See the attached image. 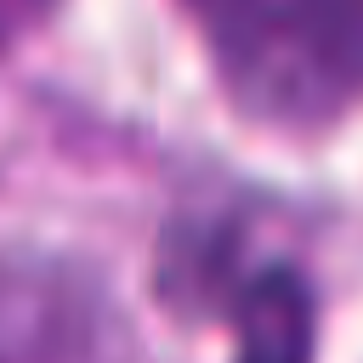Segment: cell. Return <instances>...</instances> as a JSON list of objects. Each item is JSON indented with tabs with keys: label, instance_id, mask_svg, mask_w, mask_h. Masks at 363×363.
<instances>
[{
	"label": "cell",
	"instance_id": "cell-3",
	"mask_svg": "<svg viewBox=\"0 0 363 363\" xmlns=\"http://www.w3.org/2000/svg\"><path fill=\"white\" fill-rule=\"evenodd\" d=\"M51 0H0V34H11V28H28L40 11H45Z\"/></svg>",
	"mask_w": 363,
	"mask_h": 363
},
{
	"label": "cell",
	"instance_id": "cell-2",
	"mask_svg": "<svg viewBox=\"0 0 363 363\" xmlns=\"http://www.w3.org/2000/svg\"><path fill=\"white\" fill-rule=\"evenodd\" d=\"M233 363H312V295L295 272H261L238 301Z\"/></svg>",
	"mask_w": 363,
	"mask_h": 363
},
{
	"label": "cell",
	"instance_id": "cell-1",
	"mask_svg": "<svg viewBox=\"0 0 363 363\" xmlns=\"http://www.w3.org/2000/svg\"><path fill=\"white\" fill-rule=\"evenodd\" d=\"M244 113L323 125L363 96V0H182Z\"/></svg>",
	"mask_w": 363,
	"mask_h": 363
}]
</instances>
